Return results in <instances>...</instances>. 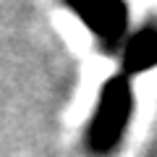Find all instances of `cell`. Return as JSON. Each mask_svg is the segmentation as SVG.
Segmentation results:
<instances>
[{
    "mask_svg": "<svg viewBox=\"0 0 157 157\" xmlns=\"http://www.w3.org/2000/svg\"><path fill=\"white\" fill-rule=\"evenodd\" d=\"M134 115V89L126 73L110 76L102 84L92 121L86 126V149L97 157H107L121 147Z\"/></svg>",
    "mask_w": 157,
    "mask_h": 157,
    "instance_id": "1",
    "label": "cell"
},
{
    "mask_svg": "<svg viewBox=\"0 0 157 157\" xmlns=\"http://www.w3.org/2000/svg\"><path fill=\"white\" fill-rule=\"evenodd\" d=\"M63 6L81 18V24L100 39L102 50H121L128 34L126 0H63Z\"/></svg>",
    "mask_w": 157,
    "mask_h": 157,
    "instance_id": "2",
    "label": "cell"
},
{
    "mask_svg": "<svg viewBox=\"0 0 157 157\" xmlns=\"http://www.w3.org/2000/svg\"><path fill=\"white\" fill-rule=\"evenodd\" d=\"M121 60L126 76L157 68V26H141L136 34H131L121 45Z\"/></svg>",
    "mask_w": 157,
    "mask_h": 157,
    "instance_id": "3",
    "label": "cell"
}]
</instances>
